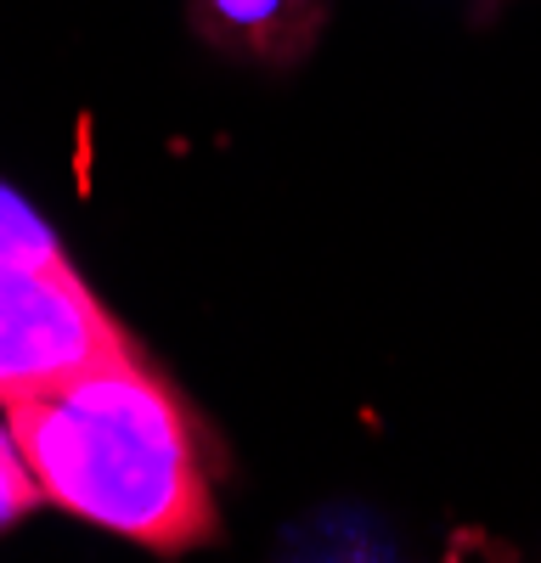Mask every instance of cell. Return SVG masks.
<instances>
[{
	"mask_svg": "<svg viewBox=\"0 0 541 563\" xmlns=\"http://www.w3.org/2000/svg\"><path fill=\"white\" fill-rule=\"evenodd\" d=\"M7 429L45 501L153 552L214 536L192 417L130 350L7 400Z\"/></svg>",
	"mask_w": 541,
	"mask_h": 563,
	"instance_id": "1",
	"label": "cell"
},
{
	"mask_svg": "<svg viewBox=\"0 0 541 563\" xmlns=\"http://www.w3.org/2000/svg\"><path fill=\"white\" fill-rule=\"evenodd\" d=\"M130 350L74 265H0V406Z\"/></svg>",
	"mask_w": 541,
	"mask_h": 563,
	"instance_id": "2",
	"label": "cell"
},
{
	"mask_svg": "<svg viewBox=\"0 0 541 563\" xmlns=\"http://www.w3.org/2000/svg\"><path fill=\"white\" fill-rule=\"evenodd\" d=\"M333 18V0H187V23L209 52L249 68H294Z\"/></svg>",
	"mask_w": 541,
	"mask_h": 563,
	"instance_id": "3",
	"label": "cell"
},
{
	"mask_svg": "<svg viewBox=\"0 0 541 563\" xmlns=\"http://www.w3.org/2000/svg\"><path fill=\"white\" fill-rule=\"evenodd\" d=\"M0 265H63L57 231L45 225L12 186H0Z\"/></svg>",
	"mask_w": 541,
	"mask_h": 563,
	"instance_id": "4",
	"label": "cell"
},
{
	"mask_svg": "<svg viewBox=\"0 0 541 563\" xmlns=\"http://www.w3.org/2000/svg\"><path fill=\"white\" fill-rule=\"evenodd\" d=\"M34 501H40V485L29 474V462H23L12 429H0V530H12Z\"/></svg>",
	"mask_w": 541,
	"mask_h": 563,
	"instance_id": "5",
	"label": "cell"
},
{
	"mask_svg": "<svg viewBox=\"0 0 541 563\" xmlns=\"http://www.w3.org/2000/svg\"><path fill=\"white\" fill-rule=\"evenodd\" d=\"M474 7H503V0H474Z\"/></svg>",
	"mask_w": 541,
	"mask_h": 563,
	"instance_id": "6",
	"label": "cell"
}]
</instances>
